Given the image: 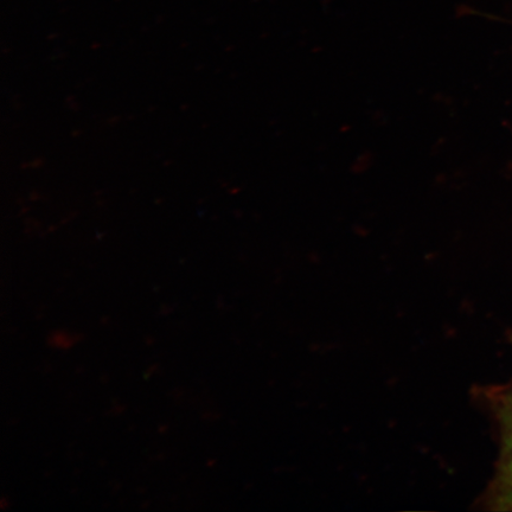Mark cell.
Instances as JSON below:
<instances>
[{
	"mask_svg": "<svg viewBox=\"0 0 512 512\" xmlns=\"http://www.w3.org/2000/svg\"><path fill=\"white\" fill-rule=\"evenodd\" d=\"M496 502L501 504L503 509L512 510V430L509 435L502 473L499 476Z\"/></svg>",
	"mask_w": 512,
	"mask_h": 512,
	"instance_id": "6da1fadb",
	"label": "cell"
}]
</instances>
